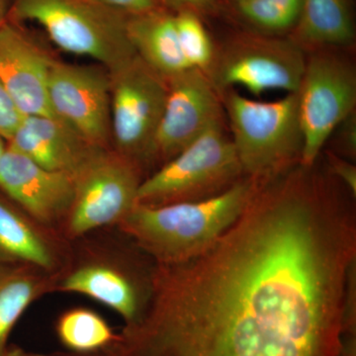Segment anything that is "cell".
I'll return each mask as SVG.
<instances>
[{
    "mask_svg": "<svg viewBox=\"0 0 356 356\" xmlns=\"http://www.w3.org/2000/svg\"><path fill=\"white\" fill-rule=\"evenodd\" d=\"M356 264L350 204L310 178L257 187L197 257L156 264L114 356H341Z\"/></svg>",
    "mask_w": 356,
    "mask_h": 356,
    "instance_id": "6da1fadb",
    "label": "cell"
},
{
    "mask_svg": "<svg viewBox=\"0 0 356 356\" xmlns=\"http://www.w3.org/2000/svg\"><path fill=\"white\" fill-rule=\"evenodd\" d=\"M259 182L243 177L215 197L149 206L136 204L118 225L156 264H175L211 247L242 214Z\"/></svg>",
    "mask_w": 356,
    "mask_h": 356,
    "instance_id": "7a4b0ae2",
    "label": "cell"
},
{
    "mask_svg": "<svg viewBox=\"0 0 356 356\" xmlns=\"http://www.w3.org/2000/svg\"><path fill=\"white\" fill-rule=\"evenodd\" d=\"M7 19L36 23L60 50L92 58L109 72L137 57L127 16L97 0H13Z\"/></svg>",
    "mask_w": 356,
    "mask_h": 356,
    "instance_id": "3957f363",
    "label": "cell"
},
{
    "mask_svg": "<svg viewBox=\"0 0 356 356\" xmlns=\"http://www.w3.org/2000/svg\"><path fill=\"white\" fill-rule=\"evenodd\" d=\"M222 92L232 140L245 177L266 181L300 165L304 138L297 92L275 102L250 99L233 88Z\"/></svg>",
    "mask_w": 356,
    "mask_h": 356,
    "instance_id": "277c9868",
    "label": "cell"
},
{
    "mask_svg": "<svg viewBox=\"0 0 356 356\" xmlns=\"http://www.w3.org/2000/svg\"><path fill=\"white\" fill-rule=\"evenodd\" d=\"M218 123L140 182L137 204L159 206L215 197L243 175L233 140Z\"/></svg>",
    "mask_w": 356,
    "mask_h": 356,
    "instance_id": "5b68a950",
    "label": "cell"
},
{
    "mask_svg": "<svg viewBox=\"0 0 356 356\" xmlns=\"http://www.w3.org/2000/svg\"><path fill=\"white\" fill-rule=\"evenodd\" d=\"M303 47L280 35L250 31L227 41L208 72L217 90L243 86L261 96L270 90H299L306 67Z\"/></svg>",
    "mask_w": 356,
    "mask_h": 356,
    "instance_id": "8992f818",
    "label": "cell"
},
{
    "mask_svg": "<svg viewBox=\"0 0 356 356\" xmlns=\"http://www.w3.org/2000/svg\"><path fill=\"white\" fill-rule=\"evenodd\" d=\"M297 95L304 138L300 165L313 168L337 126L355 110V67L337 54H312Z\"/></svg>",
    "mask_w": 356,
    "mask_h": 356,
    "instance_id": "52a82bcc",
    "label": "cell"
},
{
    "mask_svg": "<svg viewBox=\"0 0 356 356\" xmlns=\"http://www.w3.org/2000/svg\"><path fill=\"white\" fill-rule=\"evenodd\" d=\"M111 142L114 152L140 168L149 161L152 145L168 96V81L139 57L109 72Z\"/></svg>",
    "mask_w": 356,
    "mask_h": 356,
    "instance_id": "ba28073f",
    "label": "cell"
},
{
    "mask_svg": "<svg viewBox=\"0 0 356 356\" xmlns=\"http://www.w3.org/2000/svg\"><path fill=\"white\" fill-rule=\"evenodd\" d=\"M140 168L116 152L104 149L77 173L65 236L77 240L119 225L137 204Z\"/></svg>",
    "mask_w": 356,
    "mask_h": 356,
    "instance_id": "9c48e42d",
    "label": "cell"
},
{
    "mask_svg": "<svg viewBox=\"0 0 356 356\" xmlns=\"http://www.w3.org/2000/svg\"><path fill=\"white\" fill-rule=\"evenodd\" d=\"M49 107L84 139L107 149L111 142V81L102 65L54 60L48 76Z\"/></svg>",
    "mask_w": 356,
    "mask_h": 356,
    "instance_id": "30bf717a",
    "label": "cell"
},
{
    "mask_svg": "<svg viewBox=\"0 0 356 356\" xmlns=\"http://www.w3.org/2000/svg\"><path fill=\"white\" fill-rule=\"evenodd\" d=\"M91 245L58 271L55 290L95 300L116 312L125 325L134 324L146 306L151 280L142 282L115 250Z\"/></svg>",
    "mask_w": 356,
    "mask_h": 356,
    "instance_id": "8fae6325",
    "label": "cell"
},
{
    "mask_svg": "<svg viewBox=\"0 0 356 356\" xmlns=\"http://www.w3.org/2000/svg\"><path fill=\"white\" fill-rule=\"evenodd\" d=\"M168 81V96L149 161L161 165L177 156L208 129L222 122V102L207 74L185 70Z\"/></svg>",
    "mask_w": 356,
    "mask_h": 356,
    "instance_id": "7c38bea8",
    "label": "cell"
},
{
    "mask_svg": "<svg viewBox=\"0 0 356 356\" xmlns=\"http://www.w3.org/2000/svg\"><path fill=\"white\" fill-rule=\"evenodd\" d=\"M0 189L35 222L50 228L67 219L76 179L67 173L42 168L7 146L0 159Z\"/></svg>",
    "mask_w": 356,
    "mask_h": 356,
    "instance_id": "4fadbf2b",
    "label": "cell"
},
{
    "mask_svg": "<svg viewBox=\"0 0 356 356\" xmlns=\"http://www.w3.org/2000/svg\"><path fill=\"white\" fill-rule=\"evenodd\" d=\"M53 62L20 23L7 19L0 24V83L24 116H53L47 91Z\"/></svg>",
    "mask_w": 356,
    "mask_h": 356,
    "instance_id": "5bb4252c",
    "label": "cell"
},
{
    "mask_svg": "<svg viewBox=\"0 0 356 356\" xmlns=\"http://www.w3.org/2000/svg\"><path fill=\"white\" fill-rule=\"evenodd\" d=\"M7 146L42 168L76 177L104 151L55 116H24Z\"/></svg>",
    "mask_w": 356,
    "mask_h": 356,
    "instance_id": "9a60e30c",
    "label": "cell"
},
{
    "mask_svg": "<svg viewBox=\"0 0 356 356\" xmlns=\"http://www.w3.org/2000/svg\"><path fill=\"white\" fill-rule=\"evenodd\" d=\"M44 227L0 197V261L58 274L64 255Z\"/></svg>",
    "mask_w": 356,
    "mask_h": 356,
    "instance_id": "2e32d148",
    "label": "cell"
},
{
    "mask_svg": "<svg viewBox=\"0 0 356 356\" xmlns=\"http://www.w3.org/2000/svg\"><path fill=\"white\" fill-rule=\"evenodd\" d=\"M128 35L138 57L165 79L191 69L168 8L128 17Z\"/></svg>",
    "mask_w": 356,
    "mask_h": 356,
    "instance_id": "e0dca14e",
    "label": "cell"
},
{
    "mask_svg": "<svg viewBox=\"0 0 356 356\" xmlns=\"http://www.w3.org/2000/svg\"><path fill=\"white\" fill-rule=\"evenodd\" d=\"M58 274L26 264L0 261V356H6L9 337L32 303L55 291Z\"/></svg>",
    "mask_w": 356,
    "mask_h": 356,
    "instance_id": "ac0fdd59",
    "label": "cell"
},
{
    "mask_svg": "<svg viewBox=\"0 0 356 356\" xmlns=\"http://www.w3.org/2000/svg\"><path fill=\"white\" fill-rule=\"evenodd\" d=\"M297 43L314 47L346 46L355 37L350 0H303Z\"/></svg>",
    "mask_w": 356,
    "mask_h": 356,
    "instance_id": "d6986e66",
    "label": "cell"
},
{
    "mask_svg": "<svg viewBox=\"0 0 356 356\" xmlns=\"http://www.w3.org/2000/svg\"><path fill=\"white\" fill-rule=\"evenodd\" d=\"M56 334L70 353L83 355L108 350L118 339L104 318L83 307L64 312L58 318Z\"/></svg>",
    "mask_w": 356,
    "mask_h": 356,
    "instance_id": "ffe728a7",
    "label": "cell"
},
{
    "mask_svg": "<svg viewBox=\"0 0 356 356\" xmlns=\"http://www.w3.org/2000/svg\"><path fill=\"white\" fill-rule=\"evenodd\" d=\"M303 0H238L232 2L236 15L262 34L280 35L295 29Z\"/></svg>",
    "mask_w": 356,
    "mask_h": 356,
    "instance_id": "44dd1931",
    "label": "cell"
},
{
    "mask_svg": "<svg viewBox=\"0 0 356 356\" xmlns=\"http://www.w3.org/2000/svg\"><path fill=\"white\" fill-rule=\"evenodd\" d=\"M175 22L182 53L189 65L208 74L216 53L198 13L191 9H178Z\"/></svg>",
    "mask_w": 356,
    "mask_h": 356,
    "instance_id": "7402d4cb",
    "label": "cell"
},
{
    "mask_svg": "<svg viewBox=\"0 0 356 356\" xmlns=\"http://www.w3.org/2000/svg\"><path fill=\"white\" fill-rule=\"evenodd\" d=\"M24 115L21 113L13 97L0 83V137L6 143L13 137Z\"/></svg>",
    "mask_w": 356,
    "mask_h": 356,
    "instance_id": "603a6c76",
    "label": "cell"
},
{
    "mask_svg": "<svg viewBox=\"0 0 356 356\" xmlns=\"http://www.w3.org/2000/svg\"><path fill=\"white\" fill-rule=\"evenodd\" d=\"M103 6L124 14L127 17L144 15L159 9L168 8L165 0H97Z\"/></svg>",
    "mask_w": 356,
    "mask_h": 356,
    "instance_id": "cb8c5ba5",
    "label": "cell"
},
{
    "mask_svg": "<svg viewBox=\"0 0 356 356\" xmlns=\"http://www.w3.org/2000/svg\"><path fill=\"white\" fill-rule=\"evenodd\" d=\"M337 149L346 159L355 161L356 156V111L351 112L336 128ZM332 133V134H334ZM344 158V159H346Z\"/></svg>",
    "mask_w": 356,
    "mask_h": 356,
    "instance_id": "d4e9b609",
    "label": "cell"
},
{
    "mask_svg": "<svg viewBox=\"0 0 356 356\" xmlns=\"http://www.w3.org/2000/svg\"><path fill=\"white\" fill-rule=\"evenodd\" d=\"M330 172L348 189L351 195L356 196V168L350 159L341 158L334 153H327Z\"/></svg>",
    "mask_w": 356,
    "mask_h": 356,
    "instance_id": "484cf974",
    "label": "cell"
},
{
    "mask_svg": "<svg viewBox=\"0 0 356 356\" xmlns=\"http://www.w3.org/2000/svg\"><path fill=\"white\" fill-rule=\"evenodd\" d=\"M165 3L175 4L178 9L187 8L195 11V13H203V11H211L216 6L215 0H165Z\"/></svg>",
    "mask_w": 356,
    "mask_h": 356,
    "instance_id": "4316f807",
    "label": "cell"
},
{
    "mask_svg": "<svg viewBox=\"0 0 356 356\" xmlns=\"http://www.w3.org/2000/svg\"><path fill=\"white\" fill-rule=\"evenodd\" d=\"M13 0H0V24L7 20Z\"/></svg>",
    "mask_w": 356,
    "mask_h": 356,
    "instance_id": "83f0119b",
    "label": "cell"
},
{
    "mask_svg": "<svg viewBox=\"0 0 356 356\" xmlns=\"http://www.w3.org/2000/svg\"><path fill=\"white\" fill-rule=\"evenodd\" d=\"M51 356H113L111 353V350L110 348L106 350L100 351V353H86V355H83V353H57V355H54Z\"/></svg>",
    "mask_w": 356,
    "mask_h": 356,
    "instance_id": "f1b7e54d",
    "label": "cell"
},
{
    "mask_svg": "<svg viewBox=\"0 0 356 356\" xmlns=\"http://www.w3.org/2000/svg\"><path fill=\"white\" fill-rule=\"evenodd\" d=\"M6 356H48L44 355H40V353H29V351H25L16 348V350H9L7 353Z\"/></svg>",
    "mask_w": 356,
    "mask_h": 356,
    "instance_id": "f546056e",
    "label": "cell"
},
{
    "mask_svg": "<svg viewBox=\"0 0 356 356\" xmlns=\"http://www.w3.org/2000/svg\"><path fill=\"white\" fill-rule=\"evenodd\" d=\"M7 149V143L6 140L2 139L1 137H0V159H1V156H3L4 152L6 151Z\"/></svg>",
    "mask_w": 356,
    "mask_h": 356,
    "instance_id": "4dcf8cb0",
    "label": "cell"
},
{
    "mask_svg": "<svg viewBox=\"0 0 356 356\" xmlns=\"http://www.w3.org/2000/svg\"><path fill=\"white\" fill-rule=\"evenodd\" d=\"M229 1H231V3H232V2L238 1V0H229Z\"/></svg>",
    "mask_w": 356,
    "mask_h": 356,
    "instance_id": "1f68e13d",
    "label": "cell"
}]
</instances>
